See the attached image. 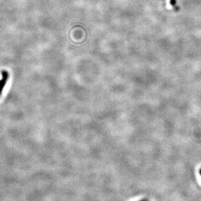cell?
<instances>
[{"mask_svg": "<svg viewBox=\"0 0 201 201\" xmlns=\"http://www.w3.org/2000/svg\"><path fill=\"white\" fill-rule=\"evenodd\" d=\"M9 75V73L6 71H3L2 72V78L0 80V96L3 93V89L6 85V83L8 81Z\"/></svg>", "mask_w": 201, "mask_h": 201, "instance_id": "1", "label": "cell"}, {"mask_svg": "<svg viewBox=\"0 0 201 201\" xmlns=\"http://www.w3.org/2000/svg\"><path fill=\"white\" fill-rule=\"evenodd\" d=\"M140 201H148V200L146 199H142V200H140Z\"/></svg>", "mask_w": 201, "mask_h": 201, "instance_id": "2", "label": "cell"}, {"mask_svg": "<svg viewBox=\"0 0 201 201\" xmlns=\"http://www.w3.org/2000/svg\"><path fill=\"white\" fill-rule=\"evenodd\" d=\"M199 173H200V176H201V169H200V170H199Z\"/></svg>", "mask_w": 201, "mask_h": 201, "instance_id": "3", "label": "cell"}]
</instances>
